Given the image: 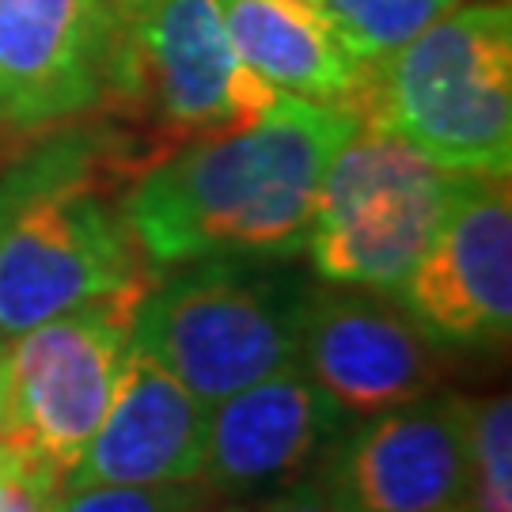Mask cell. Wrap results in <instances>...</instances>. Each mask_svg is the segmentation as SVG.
<instances>
[{"label":"cell","mask_w":512,"mask_h":512,"mask_svg":"<svg viewBox=\"0 0 512 512\" xmlns=\"http://www.w3.org/2000/svg\"><path fill=\"white\" fill-rule=\"evenodd\" d=\"M357 126L342 107L277 92L251 126L194 141L141 171L122 213L148 270L224 255H300L323 171Z\"/></svg>","instance_id":"6da1fadb"},{"label":"cell","mask_w":512,"mask_h":512,"mask_svg":"<svg viewBox=\"0 0 512 512\" xmlns=\"http://www.w3.org/2000/svg\"><path fill=\"white\" fill-rule=\"evenodd\" d=\"M346 110L448 171L509 175V0L456 4L395 54L361 69Z\"/></svg>","instance_id":"7a4b0ae2"},{"label":"cell","mask_w":512,"mask_h":512,"mask_svg":"<svg viewBox=\"0 0 512 512\" xmlns=\"http://www.w3.org/2000/svg\"><path fill=\"white\" fill-rule=\"evenodd\" d=\"M152 277L133 323V349L202 403L296 365L315 281L293 258H198Z\"/></svg>","instance_id":"3957f363"},{"label":"cell","mask_w":512,"mask_h":512,"mask_svg":"<svg viewBox=\"0 0 512 512\" xmlns=\"http://www.w3.org/2000/svg\"><path fill=\"white\" fill-rule=\"evenodd\" d=\"M274 99V88L239 61L220 0H145L122 19L103 118L133 141L148 171L194 141L251 126Z\"/></svg>","instance_id":"277c9868"},{"label":"cell","mask_w":512,"mask_h":512,"mask_svg":"<svg viewBox=\"0 0 512 512\" xmlns=\"http://www.w3.org/2000/svg\"><path fill=\"white\" fill-rule=\"evenodd\" d=\"M463 171H448L380 129L330 156L304 239L327 285L399 289L437 236Z\"/></svg>","instance_id":"5b68a950"},{"label":"cell","mask_w":512,"mask_h":512,"mask_svg":"<svg viewBox=\"0 0 512 512\" xmlns=\"http://www.w3.org/2000/svg\"><path fill=\"white\" fill-rule=\"evenodd\" d=\"M152 277L31 327L4 349L0 433L46 452L61 467V478L118 395L133 357L137 308Z\"/></svg>","instance_id":"8992f818"},{"label":"cell","mask_w":512,"mask_h":512,"mask_svg":"<svg viewBox=\"0 0 512 512\" xmlns=\"http://www.w3.org/2000/svg\"><path fill=\"white\" fill-rule=\"evenodd\" d=\"M122 19L110 0H0V137L103 114Z\"/></svg>","instance_id":"52a82bcc"},{"label":"cell","mask_w":512,"mask_h":512,"mask_svg":"<svg viewBox=\"0 0 512 512\" xmlns=\"http://www.w3.org/2000/svg\"><path fill=\"white\" fill-rule=\"evenodd\" d=\"M463 395H425L346 429L319 471L342 512H463L471 482Z\"/></svg>","instance_id":"ba28073f"},{"label":"cell","mask_w":512,"mask_h":512,"mask_svg":"<svg viewBox=\"0 0 512 512\" xmlns=\"http://www.w3.org/2000/svg\"><path fill=\"white\" fill-rule=\"evenodd\" d=\"M403 308L437 342L497 346L512 323L509 175L463 171L437 236L403 285Z\"/></svg>","instance_id":"9c48e42d"},{"label":"cell","mask_w":512,"mask_h":512,"mask_svg":"<svg viewBox=\"0 0 512 512\" xmlns=\"http://www.w3.org/2000/svg\"><path fill=\"white\" fill-rule=\"evenodd\" d=\"M296 365L346 418L418 403L448 372L437 338L403 304L353 285H315Z\"/></svg>","instance_id":"30bf717a"},{"label":"cell","mask_w":512,"mask_h":512,"mask_svg":"<svg viewBox=\"0 0 512 512\" xmlns=\"http://www.w3.org/2000/svg\"><path fill=\"white\" fill-rule=\"evenodd\" d=\"M346 421L304 368H281L209 406L202 482L220 505L281 490L323 463Z\"/></svg>","instance_id":"8fae6325"},{"label":"cell","mask_w":512,"mask_h":512,"mask_svg":"<svg viewBox=\"0 0 512 512\" xmlns=\"http://www.w3.org/2000/svg\"><path fill=\"white\" fill-rule=\"evenodd\" d=\"M205 444L209 403L133 349L107 418L61 482L65 490L190 482L205 471Z\"/></svg>","instance_id":"7c38bea8"},{"label":"cell","mask_w":512,"mask_h":512,"mask_svg":"<svg viewBox=\"0 0 512 512\" xmlns=\"http://www.w3.org/2000/svg\"><path fill=\"white\" fill-rule=\"evenodd\" d=\"M239 61L274 92L346 110L361 61L330 31L319 8L296 0H220Z\"/></svg>","instance_id":"4fadbf2b"},{"label":"cell","mask_w":512,"mask_h":512,"mask_svg":"<svg viewBox=\"0 0 512 512\" xmlns=\"http://www.w3.org/2000/svg\"><path fill=\"white\" fill-rule=\"evenodd\" d=\"M459 0H319V12L338 42L361 65L395 54Z\"/></svg>","instance_id":"5bb4252c"},{"label":"cell","mask_w":512,"mask_h":512,"mask_svg":"<svg viewBox=\"0 0 512 512\" xmlns=\"http://www.w3.org/2000/svg\"><path fill=\"white\" fill-rule=\"evenodd\" d=\"M463 512H512V399L490 395L471 414V482Z\"/></svg>","instance_id":"9a60e30c"},{"label":"cell","mask_w":512,"mask_h":512,"mask_svg":"<svg viewBox=\"0 0 512 512\" xmlns=\"http://www.w3.org/2000/svg\"><path fill=\"white\" fill-rule=\"evenodd\" d=\"M217 494L202 478L190 482H152V486H88L65 490L57 512H213Z\"/></svg>","instance_id":"2e32d148"},{"label":"cell","mask_w":512,"mask_h":512,"mask_svg":"<svg viewBox=\"0 0 512 512\" xmlns=\"http://www.w3.org/2000/svg\"><path fill=\"white\" fill-rule=\"evenodd\" d=\"M61 467L35 444L0 433V512H57Z\"/></svg>","instance_id":"e0dca14e"},{"label":"cell","mask_w":512,"mask_h":512,"mask_svg":"<svg viewBox=\"0 0 512 512\" xmlns=\"http://www.w3.org/2000/svg\"><path fill=\"white\" fill-rule=\"evenodd\" d=\"M258 512H342V509L334 505L327 482H323V471L315 467L308 475L293 478L281 490H274V497Z\"/></svg>","instance_id":"ac0fdd59"},{"label":"cell","mask_w":512,"mask_h":512,"mask_svg":"<svg viewBox=\"0 0 512 512\" xmlns=\"http://www.w3.org/2000/svg\"><path fill=\"white\" fill-rule=\"evenodd\" d=\"M141 4H145V0H110V8H114V16L118 19H129Z\"/></svg>","instance_id":"d6986e66"},{"label":"cell","mask_w":512,"mask_h":512,"mask_svg":"<svg viewBox=\"0 0 512 512\" xmlns=\"http://www.w3.org/2000/svg\"><path fill=\"white\" fill-rule=\"evenodd\" d=\"M0 425H4V338H0Z\"/></svg>","instance_id":"ffe728a7"},{"label":"cell","mask_w":512,"mask_h":512,"mask_svg":"<svg viewBox=\"0 0 512 512\" xmlns=\"http://www.w3.org/2000/svg\"><path fill=\"white\" fill-rule=\"evenodd\" d=\"M296 4H311V8H319V0H296Z\"/></svg>","instance_id":"44dd1931"},{"label":"cell","mask_w":512,"mask_h":512,"mask_svg":"<svg viewBox=\"0 0 512 512\" xmlns=\"http://www.w3.org/2000/svg\"><path fill=\"white\" fill-rule=\"evenodd\" d=\"M213 512H251V509H213Z\"/></svg>","instance_id":"7402d4cb"}]
</instances>
